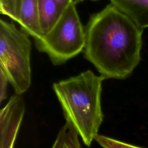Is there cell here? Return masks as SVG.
Listing matches in <instances>:
<instances>
[{"label":"cell","instance_id":"cell-1","mask_svg":"<svg viewBox=\"0 0 148 148\" xmlns=\"http://www.w3.org/2000/svg\"><path fill=\"white\" fill-rule=\"evenodd\" d=\"M84 57L106 79H124L140 61L143 29L112 3L93 14L85 28Z\"/></svg>","mask_w":148,"mask_h":148},{"label":"cell","instance_id":"cell-2","mask_svg":"<svg viewBox=\"0 0 148 148\" xmlns=\"http://www.w3.org/2000/svg\"><path fill=\"white\" fill-rule=\"evenodd\" d=\"M103 80L87 70L53 84L66 122L72 125L88 147L98 135L103 119L101 101Z\"/></svg>","mask_w":148,"mask_h":148},{"label":"cell","instance_id":"cell-3","mask_svg":"<svg viewBox=\"0 0 148 148\" xmlns=\"http://www.w3.org/2000/svg\"><path fill=\"white\" fill-rule=\"evenodd\" d=\"M28 36L12 22L0 20V69L18 95L27 91L31 82L32 44Z\"/></svg>","mask_w":148,"mask_h":148},{"label":"cell","instance_id":"cell-4","mask_svg":"<svg viewBox=\"0 0 148 148\" xmlns=\"http://www.w3.org/2000/svg\"><path fill=\"white\" fill-rule=\"evenodd\" d=\"M75 4L74 1L70 3L52 29L40 38L35 40L37 49L46 53L55 65L65 63L84 48L85 29L81 23Z\"/></svg>","mask_w":148,"mask_h":148},{"label":"cell","instance_id":"cell-5","mask_svg":"<svg viewBox=\"0 0 148 148\" xmlns=\"http://www.w3.org/2000/svg\"><path fill=\"white\" fill-rule=\"evenodd\" d=\"M21 95L10 97L0 111V148H14L15 140L25 112Z\"/></svg>","mask_w":148,"mask_h":148},{"label":"cell","instance_id":"cell-6","mask_svg":"<svg viewBox=\"0 0 148 148\" xmlns=\"http://www.w3.org/2000/svg\"><path fill=\"white\" fill-rule=\"evenodd\" d=\"M139 28H148V0H110Z\"/></svg>","mask_w":148,"mask_h":148},{"label":"cell","instance_id":"cell-7","mask_svg":"<svg viewBox=\"0 0 148 148\" xmlns=\"http://www.w3.org/2000/svg\"><path fill=\"white\" fill-rule=\"evenodd\" d=\"M20 23L21 29L35 40L42 37L38 17V0H22Z\"/></svg>","mask_w":148,"mask_h":148},{"label":"cell","instance_id":"cell-8","mask_svg":"<svg viewBox=\"0 0 148 148\" xmlns=\"http://www.w3.org/2000/svg\"><path fill=\"white\" fill-rule=\"evenodd\" d=\"M63 11L54 0H38V17L42 36L52 29Z\"/></svg>","mask_w":148,"mask_h":148},{"label":"cell","instance_id":"cell-9","mask_svg":"<svg viewBox=\"0 0 148 148\" xmlns=\"http://www.w3.org/2000/svg\"><path fill=\"white\" fill-rule=\"evenodd\" d=\"M79 136L72 125L66 122L60 130L51 148H82Z\"/></svg>","mask_w":148,"mask_h":148},{"label":"cell","instance_id":"cell-10","mask_svg":"<svg viewBox=\"0 0 148 148\" xmlns=\"http://www.w3.org/2000/svg\"><path fill=\"white\" fill-rule=\"evenodd\" d=\"M21 5L22 0H0V12L19 24Z\"/></svg>","mask_w":148,"mask_h":148},{"label":"cell","instance_id":"cell-11","mask_svg":"<svg viewBox=\"0 0 148 148\" xmlns=\"http://www.w3.org/2000/svg\"><path fill=\"white\" fill-rule=\"evenodd\" d=\"M94 140L102 148H143L99 134L95 137Z\"/></svg>","mask_w":148,"mask_h":148},{"label":"cell","instance_id":"cell-12","mask_svg":"<svg viewBox=\"0 0 148 148\" xmlns=\"http://www.w3.org/2000/svg\"><path fill=\"white\" fill-rule=\"evenodd\" d=\"M9 83L5 72L0 69V101L2 102L7 97V87Z\"/></svg>","mask_w":148,"mask_h":148},{"label":"cell","instance_id":"cell-13","mask_svg":"<svg viewBox=\"0 0 148 148\" xmlns=\"http://www.w3.org/2000/svg\"><path fill=\"white\" fill-rule=\"evenodd\" d=\"M62 10H64L73 0H54Z\"/></svg>","mask_w":148,"mask_h":148},{"label":"cell","instance_id":"cell-14","mask_svg":"<svg viewBox=\"0 0 148 148\" xmlns=\"http://www.w3.org/2000/svg\"><path fill=\"white\" fill-rule=\"evenodd\" d=\"M84 1H86V0H74V2H75V3H76L81 2ZM90 1H97V0H90Z\"/></svg>","mask_w":148,"mask_h":148}]
</instances>
